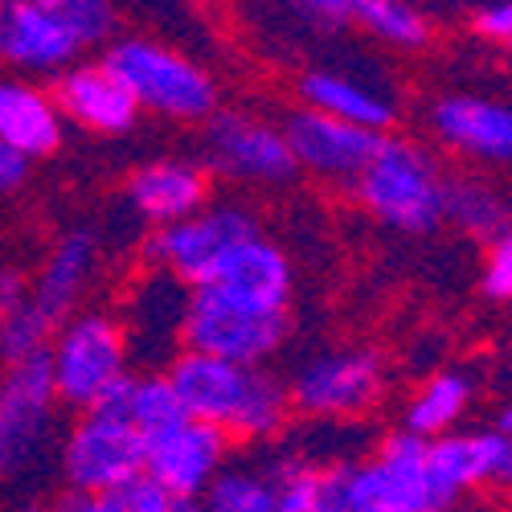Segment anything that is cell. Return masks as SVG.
Returning a JSON list of instances; mask_svg holds the SVG:
<instances>
[{
	"label": "cell",
	"instance_id": "11",
	"mask_svg": "<svg viewBox=\"0 0 512 512\" xmlns=\"http://www.w3.org/2000/svg\"><path fill=\"white\" fill-rule=\"evenodd\" d=\"M381 398V361L365 349L320 353L295 369L287 402L304 418H357Z\"/></svg>",
	"mask_w": 512,
	"mask_h": 512
},
{
	"label": "cell",
	"instance_id": "29",
	"mask_svg": "<svg viewBox=\"0 0 512 512\" xmlns=\"http://www.w3.org/2000/svg\"><path fill=\"white\" fill-rule=\"evenodd\" d=\"M480 287H484L488 300L512 304V230L500 234L496 242H488L484 271H480Z\"/></svg>",
	"mask_w": 512,
	"mask_h": 512
},
{
	"label": "cell",
	"instance_id": "1",
	"mask_svg": "<svg viewBox=\"0 0 512 512\" xmlns=\"http://www.w3.org/2000/svg\"><path fill=\"white\" fill-rule=\"evenodd\" d=\"M115 37L119 9L107 0H0V70L17 78H58Z\"/></svg>",
	"mask_w": 512,
	"mask_h": 512
},
{
	"label": "cell",
	"instance_id": "17",
	"mask_svg": "<svg viewBox=\"0 0 512 512\" xmlns=\"http://www.w3.org/2000/svg\"><path fill=\"white\" fill-rule=\"evenodd\" d=\"M50 95H54L66 123L87 127L95 136H123V132H132L136 119H140L136 99L123 91V82L99 58L95 62L82 58L78 66L58 74Z\"/></svg>",
	"mask_w": 512,
	"mask_h": 512
},
{
	"label": "cell",
	"instance_id": "31",
	"mask_svg": "<svg viewBox=\"0 0 512 512\" xmlns=\"http://www.w3.org/2000/svg\"><path fill=\"white\" fill-rule=\"evenodd\" d=\"M472 29L496 46H512V0H500V5H484L472 13Z\"/></svg>",
	"mask_w": 512,
	"mask_h": 512
},
{
	"label": "cell",
	"instance_id": "5",
	"mask_svg": "<svg viewBox=\"0 0 512 512\" xmlns=\"http://www.w3.org/2000/svg\"><path fill=\"white\" fill-rule=\"evenodd\" d=\"M259 238V218L254 209L238 201H209L193 218L152 230L148 242L140 246L144 267L152 275H168L181 287H209L218 271L230 263V254Z\"/></svg>",
	"mask_w": 512,
	"mask_h": 512
},
{
	"label": "cell",
	"instance_id": "3",
	"mask_svg": "<svg viewBox=\"0 0 512 512\" xmlns=\"http://www.w3.org/2000/svg\"><path fill=\"white\" fill-rule=\"evenodd\" d=\"M353 189L369 218L398 234H431L443 226L447 173L431 156V148L414 140L381 136L373 160L361 168Z\"/></svg>",
	"mask_w": 512,
	"mask_h": 512
},
{
	"label": "cell",
	"instance_id": "23",
	"mask_svg": "<svg viewBox=\"0 0 512 512\" xmlns=\"http://www.w3.org/2000/svg\"><path fill=\"white\" fill-rule=\"evenodd\" d=\"M99 410L111 414V418H119V422H127L144 443L185 422V410H181L173 386H168L164 373H156V369L127 373L119 386L99 402Z\"/></svg>",
	"mask_w": 512,
	"mask_h": 512
},
{
	"label": "cell",
	"instance_id": "21",
	"mask_svg": "<svg viewBox=\"0 0 512 512\" xmlns=\"http://www.w3.org/2000/svg\"><path fill=\"white\" fill-rule=\"evenodd\" d=\"M504 443L508 439L496 431H451L426 443V467L451 500H463L467 492L496 484Z\"/></svg>",
	"mask_w": 512,
	"mask_h": 512
},
{
	"label": "cell",
	"instance_id": "26",
	"mask_svg": "<svg viewBox=\"0 0 512 512\" xmlns=\"http://www.w3.org/2000/svg\"><path fill=\"white\" fill-rule=\"evenodd\" d=\"M205 512H275V480L267 476L263 459L226 463L218 480L201 492Z\"/></svg>",
	"mask_w": 512,
	"mask_h": 512
},
{
	"label": "cell",
	"instance_id": "34",
	"mask_svg": "<svg viewBox=\"0 0 512 512\" xmlns=\"http://www.w3.org/2000/svg\"><path fill=\"white\" fill-rule=\"evenodd\" d=\"M25 181H29V160H25V156H17L13 148L0 144V197L21 193V189H25Z\"/></svg>",
	"mask_w": 512,
	"mask_h": 512
},
{
	"label": "cell",
	"instance_id": "30",
	"mask_svg": "<svg viewBox=\"0 0 512 512\" xmlns=\"http://www.w3.org/2000/svg\"><path fill=\"white\" fill-rule=\"evenodd\" d=\"M95 508L99 512H164L168 508V496L148 476H136L132 484H123V488L99 496Z\"/></svg>",
	"mask_w": 512,
	"mask_h": 512
},
{
	"label": "cell",
	"instance_id": "10",
	"mask_svg": "<svg viewBox=\"0 0 512 512\" xmlns=\"http://www.w3.org/2000/svg\"><path fill=\"white\" fill-rule=\"evenodd\" d=\"M201 156L205 173H218L238 185H279L295 173L283 132L250 111H213L205 119Z\"/></svg>",
	"mask_w": 512,
	"mask_h": 512
},
{
	"label": "cell",
	"instance_id": "40",
	"mask_svg": "<svg viewBox=\"0 0 512 512\" xmlns=\"http://www.w3.org/2000/svg\"><path fill=\"white\" fill-rule=\"evenodd\" d=\"M508 209H512V193H508Z\"/></svg>",
	"mask_w": 512,
	"mask_h": 512
},
{
	"label": "cell",
	"instance_id": "35",
	"mask_svg": "<svg viewBox=\"0 0 512 512\" xmlns=\"http://www.w3.org/2000/svg\"><path fill=\"white\" fill-rule=\"evenodd\" d=\"M496 484H500L504 492H512V439L504 443V459H500V476H496Z\"/></svg>",
	"mask_w": 512,
	"mask_h": 512
},
{
	"label": "cell",
	"instance_id": "8",
	"mask_svg": "<svg viewBox=\"0 0 512 512\" xmlns=\"http://www.w3.org/2000/svg\"><path fill=\"white\" fill-rule=\"evenodd\" d=\"M291 316H259L226 304L213 287H193L181 324V349L205 353L242 369H267V361L287 345Z\"/></svg>",
	"mask_w": 512,
	"mask_h": 512
},
{
	"label": "cell",
	"instance_id": "4",
	"mask_svg": "<svg viewBox=\"0 0 512 512\" xmlns=\"http://www.w3.org/2000/svg\"><path fill=\"white\" fill-rule=\"evenodd\" d=\"M46 365L58 406H70L78 414L99 410V402L132 373V353H127L119 316L91 308L62 320L46 349Z\"/></svg>",
	"mask_w": 512,
	"mask_h": 512
},
{
	"label": "cell",
	"instance_id": "38",
	"mask_svg": "<svg viewBox=\"0 0 512 512\" xmlns=\"http://www.w3.org/2000/svg\"><path fill=\"white\" fill-rule=\"evenodd\" d=\"M164 512H205V508H201V500H168Z\"/></svg>",
	"mask_w": 512,
	"mask_h": 512
},
{
	"label": "cell",
	"instance_id": "13",
	"mask_svg": "<svg viewBox=\"0 0 512 512\" xmlns=\"http://www.w3.org/2000/svg\"><path fill=\"white\" fill-rule=\"evenodd\" d=\"M279 132L287 140L295 168H304V173L324 177V181H357L361 168L373 160L381 144V136L361 132V127H349L340 119H328L308 107L291 111Z\"/></svg>",
	"mask_w": 512,
	"mask_h": 512
},
{
	"label": "cell",
	"instance_id": "2",
	"mask_svg": "<svg viewBox=\"0 0 512 512\" xmlns=\"http://www.w3.org/2000/svg\"><path fill=\"white\" fill-rule=\"evenodd\" d=\"M99 62L123 82V91L136 99L140 111H152L173 123H205L218 111V82H213V74L177 46H164L156 37L144 33L115 37L103 46Z\"/></svg>",
	"mask_w": 512,
	"mask_h": 512
},
{
	"label": "cell",
	"instance_id": "39",
	"mask_svg": "<svg viewBox=\"0 0 512 512\" xmlns=\"http://www.w3.org/2000/svg\"><path fill=\"white\" fill-rule=\"evenodd\" d=\"M9 512H41L37 504H17V508H9Z\"/></svg>",
	"mask_w": 512,
	"mask_h": 512
},
{
	"label": "cell",
	"instance_id": "20",
	"mask_svg": "<svg viewBox=\"0 0 512 512\" xmlns=\"http://www.w3.org/2000/svg\"><path fill=\"white\" fill-rule=\"evenodd\" d=\"M95 267H99V242H95V234L91 230L62 234L50 246L46 259H41L37 275L29 279V304L46 320H54V324L70 320L78 312L82 291H87L91 279H95Z\"/></svg>",
	"mask_w": 512,
	"mask_h": 512
},
{
	"label": "cell",
	"instance_id": "36",
	"mask_svg": "<svg viewBox=\"0 0 512 512\" xmlns=\"http://www.w3.org/2000/svg\"><path fill=\"white\" fill-rule=\"evenodd\" d=\"M54 512H99L95 508V500H82V496H70V500H62Z\"/></svg>",
	"mask_w": 512,
	"mask_h": 512
},
{
	"label": "cell",
	"instance_id": "24",
	"mask_svg": "<svg viewBox=\"0 0 512 512\" xmlns=\"http://www.w3.org/2000/svg\"><path fill=\"white\" fill-rule=\"evenodd\" d=\"M472 377L459 373V369H439L431 373L418 386V394L406 402L402 410V431L431 443V439H443L451 435L459 418L467 414V406H472Z\"/></svg>",
	"mask_w": 512,
	"mask_h": 512
},
{
	"label": "cell",
	"instance_id": "18",
	"mask_svg": "<svg viewBox=\"0 0 512 512\" xmlns=\"http://www.w3.org/2000/svg\"><path fill=\"white\" fill-rule=\"evenodd\" d=\"M127 201L152 230L177 226L209 205V173L197 160L160 156L127 177Z\"/></svg>",
	"mask_w": 512,
	"mask_h": 512
},
{
	"label": "cell",
	"instance_id": "9",
	"mask_svg": "<svg viewBox=\"0 0 512 512\" xmlns=\"http://www.w3.org/2000/svg\"><path fill=\"white\" fill-rule=\"evenodd\" d=\"M58 472L74 496L99 500L144 476V439L127 422L87 410L66 426L58 443Z\"/></svg>",
	"mask_w": 512,
	"mask_h": 512
},
{
	"label": "cell",
	"instance_id": "37",
	"mask_svg": "<svg viewBox=\"0 0 512 512\" xmlns=\"http://www.w3.org/2000/svg\"><path fill=\"white\" fill-rule=\"evenodd\" d=\"M492 431H496V435H504V439H512V402L496 414V426H492Z\"/></svg>",
	"mask_w": 512,
	"mask_h": 512
},
{
	"label": "cell",
	"instance_id": "25",
	"mask_svg": "<svg viewBox=\"0 0 512 512\" xmlns=\"http://www.w3.org/2000/svg\"><path fill=\"white\" fill-rule=\"evenodd\" d=\"M443 222H451L459 234L476 242H496L500 234L512 230V209L508 193H500L488 177H447L443 193Z\"/></svg>",
	"mask_w": 512,
	"mask_h": 512
},
{
	"label": "cell",
	"instance_id": "14",
	"mask_svg": "<svg viewBox=\"0 0 512 512\" xmlns=\"http://www.w3.org/2000/svg\"><path fill=\"white\" fill-rule=\"evenodd\" d=\"M250 377H254V369L205 357V353H185V349L164 365V381L173 386L185 418L218 426L226 439H230V426L242 414V402L250 394Z\"/></svg>",
	"mask_w": 512,
	"mask_h": 512
},
{
	"label": "cell",
	"instance_id": "27",
	"mask_svg": "<svg viewBox=\"0 0 512 512\" xmlns=\"http://www.w3.org/2000/svg\"><path fill=\"white\" fill-rule=\"evenodd\" d=\"M353 25L398 50H422L435 33L431 17L414 5H402V0H353Z\"/></svg>",
	"mask_w": 512,
	"mask_h": 512
},
{
	"label": "cell",
	"instance_id": "16",
	"mask_svg": "<svg viewBox=\"0 0 512 512\" xmlns=\"http://www.w3.org/2000/svg\"><path fill=\"white\" fill-rule=\"evenodd\" d=\"M431 132L476 164L512 168V107L480 95H443L431 107Z\"/></svg>",
	"mask_w": 512,
	"mask_h": 512
},
{
	"label": "cell",
	"instance_id": "32",
	"mask_svg": "<svg viewBox=\"0 0 512 512\" xmlns=\"http://www.w3.org/2000/svg\"><path fill=\"white\" fill-rule=\"evenodd\" d=\"M300 13L316 29H345L353 21V0H308V5H300Z\"/></svg>",
	"mask_w": 512,
	"mask_h": 512
},
{
	"label": "cell",
	"instance_id": "15",
	"mask_svg": "<svg viewBox=\"0 0 512 512\" xmlns=\"http://www.w3.org/2000/svg\"><path fill=\"white\" fill-rule=\"evenodd\" d=\"M226 304L259 316H287L291 291H295V267L291 254L271 238H250L230 254V263L209 283Z\"/></svg>",
	"mask_w": 512,
	"mask_h": 512
},
{
	"label": "cell",
	"instance_id": "22",
	"mask_svg": "<svg viewBox=\"0 0 512 512\" xmlns=\"http://www.w3.org/2000/svg\"><path fill=\"white\" fill-rule=\"evenodd\" d=\"M300 99L308 111H320L328 119H340L349 127H361V132L386 136L398 123V107L390 95H381L365 82L336 74V70H308L300 78Z\"/></svg>",
	"mask_w": 512,
	"mask_h": 512
},
{
	"label": "cell",
	"instance_id": "19",
	"mask_svg": "<svg viewBox=\"0 0 512 512\" xmlns=\"http://www.w3.org/2000/svg\"><path fill=\"white\" fill-rule=\"evenodd\" d=\"M62 140H66V119L54 95L33 78L0 74V144L33 164L54 156Z\"/></svg>",
	"mask_w": 512,
	"mask_h": 512
},
{
	"label": "cell",
	"instance_id": "6",
	"mask_svg": "<svg viewBox=\"0 0 512 512\" xmlns=\"http://www.w3.org/2000/svg\"><path fill=\"white\" fill-rule=\"evenodd\" d=\"M349 500L353 512H455L451 500L426 467V443L394 431L377 443L369 459L349 463Z\"/></svg>",
	"mask_w": 512,
	"mask_h": 512
},
{
	"label": "cell",
	"instance_id": "33",
	"mask_svg": "<svg viewBox=\"0 0 512 512\" xmlns=\"http://www.w3.org/2000/svg\"><path fill=\"white\" fill-rule=\"evenodd\" d=\"M29 304V279L17 267H0V320Z\"/></svg>",
	"mask_w": 512,
	"mask_h": 512
},
{
	"label": "cell",
	"instance_id": "12",
	"mask_svg": "<svg viewBox=\"0 0 512 512\" xmlns=\"http://www.w3.org/2000/svg\"><path fill=\"white\" fill-rule=\"evenodd\" d=\"M230 439L218 426L205 422H181L144 443V476L168 496V500H201V492L218 480V472L230 463Z\"/></svg>",
	"mask_w": 512,
	"mask_h": 512
},
{
	"label": "cell",
	"instance_id": "7",
	"mask_svg": "<svg viewBox=\"0 0 512 512\" xmlns=\"http://www.w3.org/2000/svg\"><path fill=\"white\" fill-rule=\"evenodd\" d=\"M58 394L46 357L0 369V480L33 476L54 443Z\"/></svg>",
	"mask_w": 512,
	"mask_h": 512
},
{
	"label": "cell",
	"instance_id": "28",
	"mask_svg": "<svg viewBox=\"0 0 512 512\" xmlns=\"http://www.w3.org/2000/svg\"><path fill=\"white\" fill-rule=\"evenodd\" d=\"M54 328L58 324L46 320L33 304L5 316L0 320V365H21V361H33V357H46Z\"/></svg>",
	"mask_w": 512,
	"mask_h": 512
}]
</instances>
